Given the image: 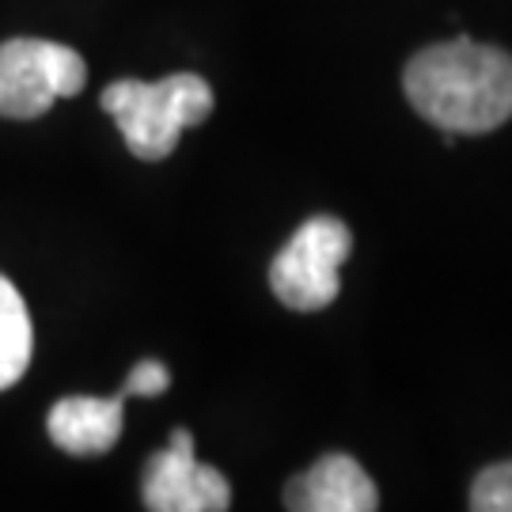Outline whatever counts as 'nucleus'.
<instances>
[{
    "mask_svg": "<svg viewBox=\"0 0 512 512\" xmlns=\"http://www.w3.org/2000/svg\"><path fill=\"white\" fill-rule=\"evenodd\" d=\"M410 107L444 133H494L512 118V54L471 38L425 46L403 73Z\"/></svg>",
    "mask_w": 512,
    "mask_h": 512,
    "instance_id": "1",
    "label": "nucleus"
},
{
    "mask_svg": "<svg viewBox=\"0 0 512 512\" xmlns=\"http://www.w3.org/2000/svg\"><path fill=\"white\" fill-rule=\"evenodd\" d=\"M103 110L118 122V133L137 160H167L183 129L202 126L217 95L198 73H171L164 80H118L103 92Z\"/></svg>",
    "mask_w": 512,
    "mask_h": 512,
    "instance_id": "2",
    "label": "nucleus"
},
{
    "mask_svg": "<svg viewBox=\"0 0 512 512\" xmlns=\"http://www.w3.org/2000/svg\"><path fill=\"white\" fill-rule=\"evenodd\" d=\"M88 84L84 57L46 38L0 42V118L31 122Z\"/></svg>",
    "mask_w": 512,
    "mask_h": 512,
    "instance_id": "3",
    "label": "nucleus"
},
{
    "mask_svg": "<svg viewBox=\"0 0 512 512\" xmlns=\"http://www.w3.org/2000/svg\"><path fill=\"white\" fill-rule=\"evenodd\" d=\"M353 236L346 220L311 217L296 228V236L281 247V255L270 266V289L293 311H323L334 304L342 289L338 270L349 258Z\"/></svg>",
    "mask_w": 512,
    "mask_h": 512,
    "instance_id": "4",
    "label": "nucleus"
},
{
    "mask_svg": "<svg viewBox=\"0 0 512 512\" xmlns=\"http://www.w3.org/2000/svg\"><path fill=\"white\" fill-rule=\"evenodd\" d=\"M232 505V486L217 467L198 463L194 437L186 429L171 433L164 452L145 467V509L152 512H224Z\"/></svg>",
    "mask_w": 512,
    "mask_h": 512,
    "instance_id": "5",
    "label": "nucleus"
},
{
    "mask_svg": "<svg viewBox=\"0 0 512 512\" xmlns=\"http://www.w3.org/2000/svg\"><path fill=\"white\" fill-rule=\"evenodd\" d=\"M285 505L293 512H372L380 509V494L357 459L334 452L285 486Z\"/></svg>",
    "mask_w": 512,
    "mask_h": 512,
    "instance_id": "6",
    "label": "nucleus"
},
{
    "mask_svg": "<svg viewBox=\"0 0 512 512\" xmlns=\"http://www.w3.org/2000/svg\"><path fill=\"white\" fill-rule=\"evenodd\" d=\"M122 403H126L122 391L114 399L69 395V399L54 403L50 418H46V433L69 456H103L122 437V425H126Z\"/></svg>",
    "mask_w": 512,
    "mask_h": 512,
    "instance_id": "7",
    "label": "nucleus"
},
{
    "mask_svg": "<svg viewBox=\"0 0 512 512\" xmlns=\"http://www.w3.org/2000/svg\"><path fill=\"white\" fill-rule=\"evenodd\" d=\"M35 353V327L31 311L23 304L19 289L0 274V391L16 387Z\"/></svg>",
    "mask_w": 512,
    "mask_h": 512,
    "instance_id": "8",
    "label": "nucleus"
},
{
    "mask_svg": "<svg viewBox=\"0 0 512 512\" xmlns=\"http://www.w3.org/2000/svg\"><path fill=\"white\" fill-rule=\"evenodd\" d=\"M475 512H512V459L486 467L471 486Z\"/></svg>",
    "mask_w": 512,
    "mask_h": 512,
    "instance_id": "9",
    "label": "nucleus"
},
{
    "mask_svg": "<svg viewBox=\"0 0 512 512\" xmlns=\"http://www.w3.org/2000/svg\"><path fill=\"white\" fill-rule=\"evenodd\" d=\"M167 387H171V372L160 361H141V365L129 368L122 395L126 399H152V395H164Z\"/></svg>",
    "mask_w": 512,
    "mask_h": 512,
    "instance_id": "10",
    "label": "nucleus"
}]
</instances>
